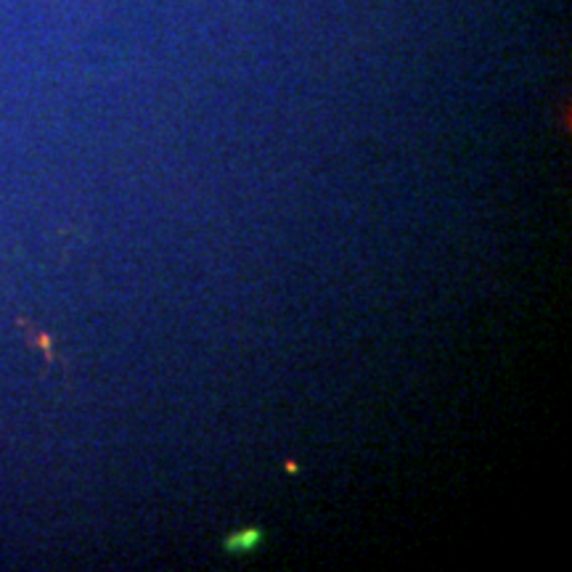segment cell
Instances as JSON below:
<instances>
[{
    "instance_id": "2",
    "label": "cell",
    "mask_w": 572,
    "mask_h": 572,
    "mask_svg": "<svg viewBox=\"0 0 572 572\" xmlns=\"http://www.w3.org/2000/svg\"><path fill=\"white\" fill-rule=\"evenodd\" d=\"M19 326H22L24 337L30 339V345L40 347V353H43V356L53 364V360H57V353H53V339H51V334L40 331V326L30 324V321H19Z\"/></svg>"
},
{
    "instance_id": "1",
    "label": "cell",
    "mask_w": 572,
    "mask_h": 572,
    "mask_svg": "<svg viewBox=\"0 0 572 572\" xmlns=\"http://www.w3.org/2000/svg\"><path fill=\"white\" fill-rule=\"evenodd\" d=\"M263 541H265L263 530L244 528V530H238V533L228 535L226 541H223V549L231 551V554H244V551H252V549L261 547Z\"/></svg>"
}]
</instances>
